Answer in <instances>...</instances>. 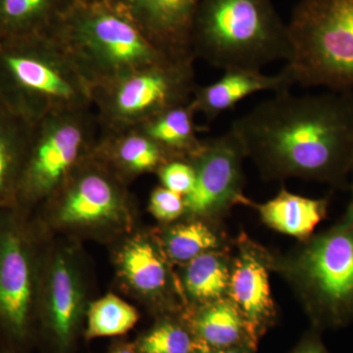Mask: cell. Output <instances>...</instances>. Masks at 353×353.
Masks as SVG:
<instances>
[{
  "instance_id": "5bb4252c",
  "label": "cell",
  "mask_w": 353,
  "mask_h": 353,
  "mask_svg": "<svg viewBox=\"0 0 353 353\" xmlns=\"http://www.w3.org/2000/svg\"><path fill=\"white\" fill-rule=\"evenodd\" d=\"M166 57H194L192 30L201 0H104Z\"/></svg>"
},
{
  "instance_id": "9a60e30c",
  "label": "cell",
  "mask_w": 353,
  "mask_h": 353,
  "mask_svg": "<svg viewBox=\"0 0 353 353\" xmlns=\"http://www.w3.org/2000/svg\"><path fill=\"white\" fill-rule=\"evenodd\" d=\"M219 80L208 85H196L192 103L197 113L213 121L221 114L232 110L250 95L260 92H287L294 82L284 70L276 75H265L261 70H226Z\"/></svg>"
},
{
  "instance_id": "ac0fdd59",
  "label": "cell",
  "mask_w": 353,
  "mask_h": 353,
  "mask_svg": "<svg viewBox=\"0 0 353 353\" xmlns=\"http://www.w3.org/2000/svg\"><path fill=\"white\" fill-rule=\"evenodd\" d=\"M187 326L196 347L211 350L248 347L255 350L240 312L229 299L199 306Z\"/></svg>"
},
{
  "instance_id": "52a82bcc",
  "label": "cell",
  "mask_w": 353,
  "mask_h": 353,
  "mask_svg": "<svg viewBox=\"0 0 353 353\" xmlns=\"http://www.w3.org/2000/svg\"><path fill=\"white\" fill-rule=\"evenodd\" d=\"M92 109L48 114L32 125L16 206L31 212L46 203L94 154L101 127Z\"/></svg>"
},
{
  "instance_id": "7402d4cb",
  "label": "cell",
  "mask_w": 353,
  "mask_h": 353,
  "mask_svg": "<svg viewBox=\"0 0 353 353\" xmlns=\"http://www.w3.org/2000/svg\"><path fill=\"white\" fill-rule=\"evenodd\" d=\"M76 0H0V37L50 32Z\"/></svg>"
},
{
  "instance_id": "4fadbf2b",
  "label": "cell",
  "mask_w": 353,
  "mask_h": 353,
  "mask_svg": "<svg viewBox=\"0 0 353 353\" xmlns=\"http://www.w3.org/2000/svg\"><path fill=\"white\" fill-rule=\"evenodd\" d=\"M271 261L267 252L243 236L231 265L228 299L240 312L255 350L277 316L269 280Z\"/></svg>"
},
{
  "instance_id": "e575fe53",
  "label": "cell",
  "mask_w": 353,
  "mask_h": 353,
  "mask_svg": "<svg viewBox=\"0 0 353 353\" xmlns=\"http://www.w3.org/2000/svg\"><path fill=\"white\" fill-rule=\"evenodd\" d=\"M77 3H88V0H76Z\"/></svg>"
},
{
  "instance_id": "f546056e",
  "label": "cell",
  "mask_w": 353,
  "mask_h": 353,
  "mask_svg": "<svg viewBox=\"0 0 353 353\" xmlns=\"http://www.w3.org/2000/svg\"><path fill=\"white\" fill-rule=\"evenodd\" d=\"M205 350H208V353H253L254 352L252 348L248 347H234L217 350H208V348H205Z\"/></svg>"
},
{
  "instance_id": "ba28073f",
  "label": "cell",
  "mask_w": 353,
  "mask_h": 353,
  "mask_svg": "<svg viewBox=\"0 0 353 353\" xmlns=\"http://www.w3.org/2000/svg\"><path fill=\"white\" fill-rule=\"evenodd\" d=\"M29 214L0 209V347L20 353L37 341L41 255Z\"/></svg>"
},
{
  "instance_id": "1f68e13d",
  "label": "cell",
  "mask_w": 353,
  "mask_h": 353,
  "mask_svg": "<svg viewBox=\"0 0 353 353\" xmlns=\"http://www.w3.org/2000/svg\"><path fill=\"white\" fill-rule=\"evenodd\" d=\"M352 185H350V189H352V201H350V206H348L347 210L350 211V212L353 213V166H352Z\"/></svg>"
},
{
  "instance_id": "44dd1931",
  "label": "cell",
  "mask_w": 353,
  "mask_h": 353,
  "mask_svg": "<svg viewBox=\"0 0 353 353\" xmlns=\"http://www.w3.org/2000/svg\"><path fill=\"white\" fill-rule=\"evenodd\" d=\"M197 112L192 101L176 106L138 128L169 153L173 159L190 160L201 152L204 141L197 137Z\"/></svg>"
},
{
  "instance_id": "8fae6325",
  "label": "cell",
  "mask_w": 353,
  "mask_h": 353,
  "mask_svg": "<svg viewBox=\"0 0 353 353\" xmlns=\"http://www.w3.org/2000/svg\"><path fill=\"white\" fill-rule=\"evenodd\" d=\"M82 273L73 253L59 250L41 256L37 340L51 353H72L83 318L85 292Z\"/></svg>"
},
{
  "instance_id": "603a6c76",
  "label": "cell",
  "mask_w": 353,
  "mask_h": 353,
  "mask_svg": "<svg viewBox=\"0 0 353 353\" xmlns=\"http://www.w3.org/2000/svg\"><path fill=\"white\" fill-rule=\"evenodd\" d=\"M183 284L199 306L228 299L231 263L222 252L211 250L185 264Z\"/></svg>"
},
{
  "instance_id": "484cf974",
  "label": "cell",
  "mask_w": 353,
  "mask_h": 353,
  "mask_svg": "<svg viewBox=\"0 0 353 353\" xmlns=\"http://www.w3.org/2000/svg\"><path fill=\"white\" fill-rule=\"evenodd\" d=\"M136 348L138 353H192L196 343L187 325L163 319L139 339Z\"/></svg>"
},
{
  "instance_id": "6da1fadb",
  "label": "cell",
  "mask_w": 353,
  "mask_h": 353,
  "mask_svg": "<svg viewBox=\"0 0 353 353\" xmlns=\"http://www.w3.org/2000/svg\"><path fill=\"white\" fill-rule=\"evenodd\" d=\"M266 179L290 176L347 187L353 166V92L296 97L255 106L231 128Z\"/></svg>"
},
{
  "instance_id": "5b68a950",
  "label": "cell",
  "mask_w": 353,
  "mask_h": 353,
  "mask_svg": "<svg viewBox=\"0 0 353 353\" xmlns=\"http://www.w3.org/2000/svg\"><path fill=\"white\" fill-rule=\"evenodd\" d=\"M287 26L294 85L353 92V0H301Z\"/></svg>"
},
{
  "instance_id": "d4e9b609",
  "label": "cell",
  "mask_w": 353,
  "mask_h": 353,
  "mask_svg": "<svg viewBox=\"0 0 353 353\" xmlns=\"http://www.w3.org/2000/svg\"><path fill=\"white\" fill-rule=\"evenodd\" d=\"M220 248L221 240L214 230L201 221H190L166 232L162 250L172 261L187 264L202 253Z\"/></svg>"
},
{
  "instance_id": "30bf717a",
  "label": "cell",
  "mask_w": 353,
  "mask_h": 353,
  "mask_svg": "<svg viewBox=\"0 0 353 353\" xmlns=\"http://www.w3.org/2000/svg\"><path fill=\"white\" fill-rule=\"evenodd\" d=\"M43 205L50 219L69 230H115L132 219L126 182L94 154Z\"/></svg>"
},
{
  "instance_id": "ffe728a7",
  "label": "cell",
  "mask_w": 353,
  "mask_h": 353,
  "mask_svg": "<svg viewBox=\"0 0 353 353\" xmlns=\"http://www.w3.org/2000/svg\"><path fill=\"white\" fill-rule=\"evenodd\" d=\"M32 125L0 102V209L16 206Z\"/></svg>"
},
{
  "instance_id": "d6a6232c",
  "label": "cell",
  "mask_w": 353,
  "mask_h": 353,
  "mask_svg": "<svg viewBox=\"0 0 353 353\" xmlns=\"http://www.w3.org/2000/svg\"><path fill=\"white\" fill-rule=\"evenodd\" d=\"M0 353H20L15 352V350H9V348L0 347Z\"/></svg>"
},
{
  "instance_id": "4316f807",
  "label": "cell",
  "mask_w": 353,
  "mask_h": 353,
  "mask_svg": "<svg viewBox=\"0 0 353 353\" xmlns=\"http://www.w3.org/2000/svg\"><path fill=\"white\" fill-rule=\"evenodd\" d=\"M162 187L185 196L196 182V172L189 160L172 159L157 171Z\"/></svg>"
},
{
  "instance_id": "277c9868",
  "label": "cell",
  "mask_w": 353,
  "mask_h": 353,
  "mask_svg": "<svg viewBox=\"0 0 353 353\" xmlns=\"http://www.w3.org/2000/svg\"><path fill=\"white\" fill-rule=\"evenodd\" d=\"M48 32L92 90L170 58L104 0L76 3Z\"/></svg>"
},
{
  "instance_id": "d590c367",
  "label": "cell",
  "mask_w": 353,
  "mask_h": 353,
  "mask_svg": "<svg viewBox=\"0 0 353 353\" xmlns=\"http://www.w3.org/2000/svg\"><path fill=\"white\" fill-rule=\"evenodd\" d=\"M101 1V0H88V2Z\"/></svg>"
},
{
  "instance_id": "d6986e66",
  "label": "cell",
  "mask_w": 353,
  "mask_h": 353,
  "mask_svg": "<svg viewBox=\"0 0 353 353\" xmlns=\"http://www.w3.org/2000/svg\"><path fill=\"white\" fill-rule=\"evenodd\" d=\"M328 205V199H309L282 189L270 201L255 206L267 226L305 241L326 217Z\"/></svg>"
},
{
  "instance_id": "4dcf8cb0",
  "label": "cell",
  "mask_w": 353,
  "mask_h": 353,
  "mask_svg": "<svg viewBox=\"0 0 353 353\" xmlns=\"http://www.w3.org/2000/svg\"><path fill=\"white\" fill-rule=\"evenodd\" d=\"M110 353H138L136 347H132L129 345H117L111 350Z\"/></svg>"
},
{
  "instance_id": "7a4b0ae2",
  "label": "cell",
  "mask_w": 353,
  "mask_h": 353,
  "mask_svg": "<svg viewBox=\"0 0 353 353\" xmlns=\"http://www.w3.org/2000/svg\"><path fill=\"white\" fill-rule=\"evenodd\" d=\"M0 102L34 125L92 108V88L50 32L0 37Z\"/></svg>"
},
{
  "instance_id": "836d02e7",
  "label": "cell",
  "mask_w": 353,
  "mask_h": 353,
  "mask_svg": "<svg viewBox=\"0 0 353 353\" xmlns=\"http://www.w3.org/2000/svg\"><path fill=\"white\" fill-rule=\"evenodd\" d=\"M192 353H208V350H205V348L201 347H196L194 348V352Z\"/></svg>"
},
{
  "instance_id": "7c38bea8",
  "label": "cell",
  "mask_w": 353,
  "mask_h": 353,
  "mask_svg": "<svg viewBox=\"0 0 353 353\" xmlns=\"http://www.w3.org/2000/svg\"><path fill=\"white\" fill-rule=\"evenodd\" d=\"M245 157L243 145L231 130L204 141L201 152L189 160L196 172V182L190 194L183 196L185 214L203 219L243 202Z\"/></svg>"
},
{
  "instance_id": "3957f363",
  "label": "cell",
  "mask_w": 353,
  "mask_h": 353,
  "mask_svg": "<svg viewBox=\"0 0 353 353\" xmlns=\"http://www.w3.org/2000/svg\"><path fill=\"white\" fill-rule=\"evenodd\" d=\"M196 58L226 71L288 61V26L272 0H201L192 30Z\"/></svg>"
},
{
  "instance_id": "f1b7e54d",
  "label": "cell",
  "mask_w": 353,
  "mask_h": 353,
  "mask_svg": "<svg viewBox=\"0 0 353 353\" xmlns=\"http://www.w3.org/2000/svg\"><path fill=\"white\" fill-rule=\"evenodd\" d=\"M319 330L312 328L290 353H330L322 341Z\"/></svg>"
},
{
  "instance_id": "2e32d148",
  "label": "cell",
  "mask_w": 353,
  "mask_h": 353,
  "mask_svg": "<svg viewBox=\"0 0 353 353\" xmlns=\"http://www.w3.org/2000/svg\"><path fill=\"white\" fill-rule=\"evenodd\" d=\"M94 154L125 182L143 174L157 172L173 159L138 127L121 131H101Z\"/></svg>"
},
{
  "instance_id": "e0dca14e",
  "label": "cell",
  "mask_w": 353,
  "mask_h": 353,
  "mask_svg": "<svg viewBox=\"0 0 353 353\" xmlns=\"http://www.w3.org/2000/svg\"><path fill=\"white\" fill-rule=\"evenodd\" d=\"M118 273L130 289L141 296L157 299L170 285V273L162 248L148 236L130 239L117 256Z\"/></svg>"
},
{
  "instance_id": "83f0119b",
  "label": "cell",
  "mask_w": 353,
  "mask_h": 353,
  "mask_svg": "<svg viewBox=\"0 0 353 353\" xmlns=\"http://www.w3.org/2000/svg\"><path fill=\"white\" fill-rule=\"evenodd\" d=\"M150 211L157 219L172 222L185 214L183 196L164 187L153 190L150 199Z\"/></svg>"
},
{
  "instance_id": "9c48e42d",
  "label": "cell",
  "mask_w": 353,
  "mask_h": 353,
  "mask_svg": "<svg viewBox=\"0 0 353 353\" xmlns=\"http://www.w3.org/2000/svg\"><path fill=\"white\" fill-rule=\"evenodd\" d=\"M194 57L169 58L92 88V108L101 132L138 127L189 103L196 88Z\"/></svg>"
},
{
  "instance_id": "8992f818",
  "label": "cell",
  "mask_w": 353,
  "mask_h": 353,
  "mask_svg": "<svg viewBox=\"0 0 353 353\" xmlns=\"http://www.w3.org/2000/svg\"><path fill=\"white\" fill-rule=\"evenodd\" d=\"M303 299L320 332L353 323V213L311 236L279 265Z\"/></svg>"
},
{
  "instance_id": "cb8c5ba5",
  "label": "cell",
  "mask_w": 353,
  "mask_h": 353,
  "mask_svg": "<svg viewBox=\"0 0 353 353\" xmlns=\"http://www.w3.org/2000/svg\"><path fill=\"white\" fill-rule=\"evenodd\" d=\"M85 338L94 340L125 334L136 326L139 312L131 304L113 294L92 301L88 306Z\"/></svg>"
}]
</instances>
